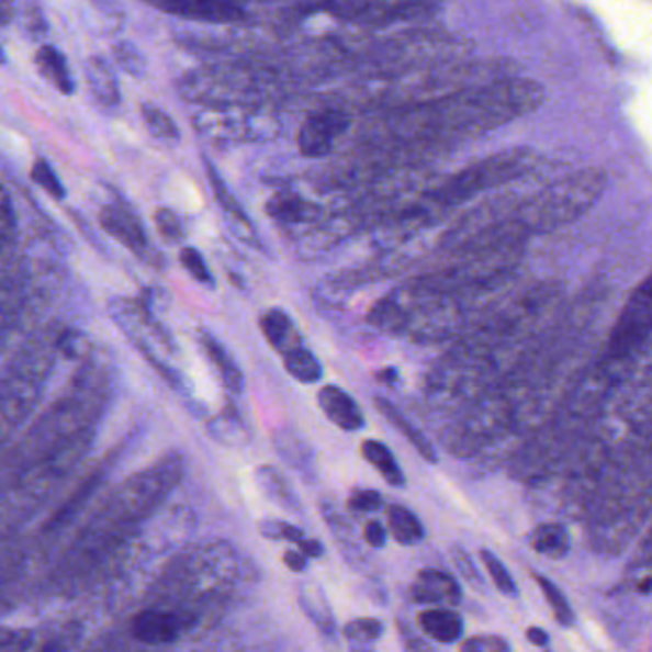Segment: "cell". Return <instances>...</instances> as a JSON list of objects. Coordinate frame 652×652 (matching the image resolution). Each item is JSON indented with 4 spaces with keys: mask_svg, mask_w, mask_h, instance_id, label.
Masks as SVG:
<instances>
[{
    "mask_svg": "<svg viewBox=\"0 0 652 652\" xmlns=\"http://www.w3.org/2000/svg\"><path fill=\"white\" fill-rule=\"evenodd\" d=\"M652 340V273L631 292L616 317L595 364L616 378L626 376L647 344Z\"/></svg>",
    "mask_w": 652,
    "mask_h": 652,
    "instance_id": "4",
    "label": "cell"
},
{
    "mask_svg": "<svg viewBox=\"0 0 652 652\" xmlns=\"http://www.w3.org/2000/svg\"><path fill=\"white\" fill-rule=\"evenodd\" d=\"M266 211L269 216L283 222V224H300V222H312L317 220L321 214L319 206L313 203H307L302 196L290 191H279L276 195L269 199L266 204Z\"/></svg>",
    "mask_w": 652,
    "mask_h": 652,
    "instance_id": "18",
    "label": "cell"
},
{
    "mask_svg": "<svg viewBox=\"0 0 652 652\" xmlns=\"http://www.w3.org/2000/svg\"><path fill=\"white\" fill-rule=\"evenodd\" d=\"M284 565L289 566L292 573H304L307 569V558L302 551L286 550L283 555Z\"/></svg>",
    "mask_w": 652,
    "mask_h": 652,
    "instance_id": "45",
    "label": "cell"
},
{
    "mask_svg": "<svg viewBox=\"0 0 652 652\" xmlns=\"http://www.w3.org/2000/svg\"><path fill=\"white\" fill-rule=\"evenodd\" d=\"M35 66L44 79L58 90L59 94H75V80L67 66L66 56L50 44H43L35 54Z\"/></svg>",
    "mask_w": 652,
    "mask_h": 652,
    "instance_id": "17",
    "label": "cell"
},
{
    "mask_svg": "<svg viewBox=\"0 0 652 652\" xmlns=\"http://www.w3.org/2000/svg\"><path fill=\"white\" fill-rule=\"evenodd\" d=\"M15 8L12 0H0V27L14 22Z\"/></svg>",
    "mask_w": 652,
    "mask_h": 652,
    "instance_id": "47",
    "label": "cell"
},
{
    "mask_svg": "<svg viewBox=\"0 0 652 652\" xmlns=\"http://www.w3.org/2000/svg\"><path fill=\"white\" fill-rule=\"evenodd\" d=\"M100 225L142 260L153 261V248L145 237L144 225L139 224L138 216L126 204H105L100 211Z\"/></svg>",
    "mask_w": 652,
    "mask_h": 652,
    "instance_id": "11",
    "label": "cell"
},
{
    "mask_svg": "<svg viewBox=\"0 0 652 652\" xmlns=\"http://www.w3.org/2000/svg\"><path fill=\"white\" fill-rule=\"evenodd\" d=\"M105 405V382L92 367L80 370L79 376L59 401L33 424L14 450V462L25 471L52 454L66 449L85 435L94 434V424Z\"/></svg>",
    "mask_w": 652,
    "mask_h": 652,
    "instance_id": "2",
    "label": "cell"
},
{
    "mask_svg": "<svg viewBox=\"0 0 652 652\" xmlns=\"http://www.w3.org/2000/svg\"><path fill=\"white\" fill-rule=\"evenodd\" d=\"M361 454L392 486H405V473L398 468L392 450L384 442L367 439L361 445Z\"/></svg>",
    "mask_w": 652,
    "mask_h": 652,
    "instance_id": "25",
    "label": "cell"
},
{
    "mask_svg": "<svg viewBox=\"0 0 652 652\" xmlns=\"http://www.w3.org/2000/svg\"><path fill=\"white\" fill-rule=\"evenodd\" d=\"M258 529H260L261 537L269 538V540L300 543L305 538L302 530L284 521H261Z\"/></svg>",
    "mask_w": 652,
    "mask_h": 652,
    "instance_id": "40",
    "label": "cell"
},
{
    "mask_svg": "<svg viewBox=\"0 0 652 652\" xmlns=\"http://www.w3.org/2000/svg\"><path fill=\"white\" fill-rule=\"evenodd\" d=\"M532 550L550 559H563L571 551V537L563 525L559 522H542L538 525L532 538Z\"/></svg>",
    "mask_w": 652,
    "mask_h": 652,
    "instance_id": "24",
    "label": "cell"
},
{
    "mask_svg": "<svg viewBox=\"0 0 652 652\" xmlns=\"http://www.w3.org/2000/svg\"><path fill=\"white\" fill-rule=\"evenodd\" d=\"M113 58L124 72H128L134 79H144L147 72V61L142 52L131 43V41H121L113 46Z\"/></svg>",
    "mask_w": 652,
    "mask_h": 652,
    "instance_id": "32",
    "label": "cell"
},
{
    "mask_svg": "<svg viewBox=\"0 0 652 652\" xmlns=\"http://www.w3.org/2000/svg\"><path fill=\"white\" fill-rule=\"evenodd\" d=\"M397 376V374H395V370H382V374H380V378H384V380H393V378Z\"/></svg>",
    "mask_w": 652,
    "mask_h": 652,
    "instance_id": "49",
    "label": "cell"
},
{
    "mask_svg": "<svg viewBox=\"0 0 652 652\" xmlns=\"http://www.w3.org/2000/svg\"><path fill=\"white\" fill-rule=\"evenodd\" d=\"M7 64V54L2 50V46H0V66H4Z\"/></svg>",
    "mask_w": 652,
    "mask_h": 652,
    "instance_id": "50",
    "label": "cell"
},
{
    "mask_svg": "<svg viewBox=\"0 0 652 652\" xmlns=\"http://www.w3.org/2000/svg\"><path fill=\"white\" fill-rule=\"evenodd\" d=\"M201 346L206 351V356L211 359L212 364L216 367L217 374L222 378L225 390L239 395L243 392V387H245V378H243V372L237 367V362L233 361L232 356L225 351L224 346L211 333H206V330H201Z\"/></svg>",
    "mask_w": 652,
    "mask_h": 652,
    "instance_id": "22",
    "label": "cell"
},
{
    "mask_svg": "<svg viewBox=\"0 0 652 652\" xmlns=\"http://www.w3.org/2000/svg\"><path fill=\"white\" fill-rule=\"evenodd\" d=\"M479 555H481V561L485 563L486 571L491 574L494 586L498 587L504 595L517 597V594H519L517 584H515L512 574H509V571H507L506 565L502 563L501 559L496 558L491 550H481Z\"/></svg>",
    "mask_w": 652,
    "mask_h": 652,
    "instance_id": "33",
    "label": "cell"
},
{
    "mask_svg": "<svg viewBox=\"0 0 652 652\" xmlns=\"http://www.w3.org/2000/svg\"><path fill=\"white\" fill-rule=\"evenodd\" d=\"M256 483L260 486L261 493L268 496L269 501L276 502L277 506L283 507L286 512L296 514L302 509L296 494L292 491L289 481L281 471L273 465H260L254 471Z\"/></svg>",
    "mask_w": 652,
    "mask_h": 652,
    "instance_id": "21",
    "label": "cell"
},
{
    "mask_svg": "<svg viewBox=\"0 0 652 652\" xmlns=\"http://www.w3.org/2000/svg\"><path fill=\"white\" fill-rule=\"evenodd\" d=\"M351 652H370V651H364V649H353V651Z\"/></svg>",
    "mask_w": 652,
    "mask_h": 652,
    "instance_id": "51",
    "label": "cell"
},
{
    "mask_svg": "<svg viewBox=\"0 0 652 652\" xmlns=\"http://www.w3.org/2000/svg\"><path fill=\"white\" fill-rule=\"evenodd\" d=\"M261 334L266 336V340L279 351V353H286L290 349L297 348V334L292 325V319L283 310H269L263 313L260 319Z\"/></svg>",
    "mask_w": 652,
    "mask_h": 652,
    "instance_id": "23",
    "label": "cell"
},
{
    "mask_svg": "<svg viewBox=\"0 0 652 652\" xmlns=\"http://www.w3.org/2000/svg\"><path fill=\"white\" fill-rule=\"evenodd\" d=\"M376 408L384 416L385 420L390 421L393 428L397 429L398 434L403 435L406 441L413 445V449L424 460H428L431 464L437 462V450L434 449V445L428 441V437L421 434L420 429L414 428L413 424L406 420L397 406L390 403L387 398L376 397Z\"/></svg>",
    "mask_w": 652,
    "mask_h": 652,
    "instance_id": "20",
    "label": "cell"
},
{
    "mask_svg": "<svg viewBox=\"0 0 652 652\" xmlns=\"http://www.w3.org/2000/svg\"><path fill=\"white\" fill-rule=\"evenodd\" d=\"M362 537L367 540L369 546L372 548H384L385 542H387V530H385L384 525L378 521H369L364 525V530H362Z\"/></svg>",
    "mask_w": 652,
    "mask_h": 652,
    "instance_id": "44",
    "label": "cell"
},
{
    "mask_svg": "<svg viewBox=\"0 0 652 652\" xmlns=\"http://www.w3.org/2000/svg\"><path fill=\"white\" fill-rule=\"evenodd\" d=\"M85 75H87L90 92L102 108L113 109L121 103L119 80L105 59L100 56L88 58L85 61Z\"/></svg>",
    "mask_w": 652,
    "mask_h": 652,
    "instance_id": "15",
    "label": "cell"
},
{
    "mask_svg": "<svg viewBox=\"0 0 652 652\" xmlns=\"http://www.w3.org/2000/svg\"><path fill=\"white\" fill-rule=\"evenodd\" d=\"M607 189V175L599 168H586L553 181L517 206L514 220L527 235L553 232L573 224L602 199Z\"/></svg>",
    "mask_w": 652,
    "mask_h": 652,
    "instance_id": "3",
    "label": "cell"
},
{
    "mask_svg": "<svg viewBox=\"0 0 652 652\" xmlns=\"http://www.w3.org/2000/svg\"><path fill=\"white\" fill-rule=\"evenodd\" d=\"M537 165V155L530 149H512V151L496 153L493 157L479 160L470 168L462 170L449 181L439 196L445 201H462L485 189L501 188L509 181L519 180Z\"/></svg>",
    "mask_w": 652,
    "mask_h": 652,
    "instance_id": "8",
    "label": "cell"
},
{
    "mask_svg": "<svg viewBox=\"0 0 652 652\" xmlns=\"http://www.w3.org/2000/svg\"><path fill=\"white\" fill-rule=\"evenodd\" d=\"M445 0H315L302 14L330 15L361 30H384L398 23H414L434 15Z\"/></svg>",
    "mask_w": 652,
    "mask_h": 652,
    "instance_id": "6",
    "label": "cell"
},
{
    "mask_svg": "<svg viewBox=\"0 0 652 652\" xmlns=\"http://www.w3.org/2000/svg\"><path fill=\"white\" fill-rule=\"evenodd\" d=\"M616 392H620L616 401V421L626 437L615 447L652 441V340L626 372Z\"/></svg>",
    "mask_w": 652,
    "mask_h": 652,
    "instance_id": "7",
    "label": "cell"
},
{
    "mask_svg": "<svg viewBox=\"0 0 652 652\" xmlns=\"http://www.w3.org/2000/svg\"><path fill=\"white\" fill-rule=\"evenodd\" d=\"M52 353V341H35L23 356H20L4 382L0 384V442L25 420V416L41 397L54 361Z\"/></svg>",
    "mask_w": 652,
    "mask_h": 652,
    "instance_id": "5",
    "label": "cell"
},
{
    "mask_svg": "<svg viewBox=\"0 0 652 652\" xmlns=\"http://www.w3.org/2000/svg\"><path fill=\"white\" fill-rule=\"evenodd\" d=\"M283 361L286 372L294 380H297L300 384H317L323 378V367L317 361V357L313 356L312 351L302 348V346L286 351Z\"/></svg>",
    "mask_w": 652,
    "mask_h": 652,
    "instance_id": "28",
    "label": "cell"
},
{
    "mask_svg": "<svg viewBox=\"0 0 652 652\" xmlns=\"http://www.w3.org/2000/svg\"><path fill=\"white\" fill-rule=\"evenodd\" d=\"M181 620L172 612L144 610L132 622V636L147 645H165L180 638Z\"/></svg>",
    "mask_w": 652,
    "mask_h": 652,
    "instance_id": "14",
    "label": "cell"
},
{
    "mask_svg": "<svg viewBox=\"0 0 652 652\" xmlns=\"http://www.w3.org/2000/svg\"><path fill=\"white\" fill-rule=\"evenodd\" d=\"M351 128V115L340 105H325L307 115L297 131L300 153L310 159H321L333 153L336 142Z\"/></svg>",
    "mask_w": 652,
    "mask_h": 652,
    "instance_id": "9",
    "label": "cell"
},
{
    "mask_svg": "<svg viewBox=\"0 0 652 652\" xmlns=\"http://www.w3.org/2000/svg\"><path fill=\"white\" fill-rule=\"evenodd\" d=\"M211 431L217 441L224 445H237L247 439V429L243 428L237 416H217L211 424Z\"/></svg>",
    "mask_w": 652,
    "mask_h": 652,
    "instance_id": "36",
    "label": "cell"
},
{
    "mask_svg": "<svg viewBox=\"0 0 652 652\" xmlns=\"http://www.w3.org/2000/svg\"><path fill=\"white\" fill-rule=\"evenodd\" d=\"M369 319L387 333H401L408 325V315L392 297L380 300L374 310H370Z\"/></svg>",
    "mask_w": 652,
    "mask_h": 652,
    "instance_id": "29",
    "label": "cell"
},
{
    "mask_svg": "<svg viewBox=\"0 0 652 652\" xmlns=\"http://www.w3.org/2000/svg\"><path fill=\"white\" fill-rule=\"evenodd\" d=\"M206 170H209V180H211L212 189H214L217 204H220V209L227 216V222H232L235 225V232L245 233V240H247L248 245L256 243V229H254L252 222L248 220L247 214L240 209V204L237 203V199L229 193V189L225 186L224 180L220 178L216 168L212 167L209 160H206Z\"/></svg>",
    "mask_w": 652,
    "mask_h": 652,
    "instance_id": "19",
    "label": "cell"
},
{
    "mask_svg": "<svg viewBox=\"0 0 652 652\" xmlns=\"http://www.w3.org/2000/svg\"><path fill=\"white\" fill-rule=\"evenodd\" d=\"M387 529L392 537L403 546H414L424 538L420 519L403 506L387 507Z\"/></svg>",
    "mask_w": 652,
    "mask_h": 652,
    "instance_id": "27",
    "label": "cell"
},
{
    "mask_svg": "<svg viewBox=\"0 0 652 652\" xmlns=\"http://www.w3.org/2000/svg\"><path fill=\"white\" fill-rule=\"evenodd\" d=\"M450 559H452V565L457 566L460 576H462L473 589L485 592V582L481 578V573H479L477 566H475L473 559L470 558V553H468L464 548L454 546V548L450 550Z\"/></svg>",
    "mask_w": 652,
    "mask_h": 652,
    "instance_id": "38",
    "label": "cell"
},
{
    "mask_svg": "<svg viewBox=\"0 0 652 652\" xmlns=\"http://www.w3.org/2000/svg\"><path fill=\"white\" fill-rule=\"evenodd\" d=\"M180 261L183 269L188 271L189 276L195 279L196 283L211 286V289L214 286V277H212L211 269L206 266L203 254L199 252L196 248H183L180 252Z\"/></svg>",
    "mask_w": 652,
    "mask_h": 652,
    "instance_id": "35",
    "label": "cell"
},
{
    "mask_svg": "<svg viewBox=\"0 0 652 652\" xmlns=\"http://www.w3.org/2000/svg\"><path fill=\"white\" fill-rule=\"evenodd\" d=\"M155 224H157V229L165 239L172 240V243L183 239V225H181L180 217L176 216L175 212L168 211V209H159V211L155 212Z\"/></svg>",
    "mask_w": 652,
    "mask_h": 652,
    "instance_id": "43",
    "label": "cell"
},
{
    "mask_svg": "<svg viewBox=\"0 0 652 652\" xmlns=\"http://www.w3.org/2000/svg\"><path fill=\"white\" fill-rule=\"evenodd\" d=\"M527 639L532 645L546 647L550 643V636L542 630V628H529L527 630Z\"/></svg>",
    "mask_w": 652,
    "mask_h": 652,
    "instance_id": "48",
    "label": "cell"
},
{
    "mask_svg": "<svg viewBox=\"0 0 652 652\" xmlns=\"http://www.w3.org/2000/svg\"><path fill=\"white\" fill-rule=\"evenodd\" d=\"M411 599L418 605H429V607L434 605L457 607L462 602V589L450 574L437 569H424L414 578Z\"/></svg>",
    "mask_w": 652,
    "mask_h": 652,
    "instance_id": "12",
    "label": "cell"
},
{
    "mask_svg": "<svg viewBox=\"0 0 652 652\" xmlns=\"http://www.w3.org/2000/svg\"><path fill=\"white\" fill-rule=\"evenodd\" d=\"M543 88L519 75L441 95L437 100L384 111L367 136H385L403 144H445L475 138L537 111Z\"/></svg>",
    "mask_w": 652,
    "mask_h": 652,
    "instance_id": "1",
    "label": "cell"
},
{
    "mask_svg": "<svg viewBox=\"0 0 652 652\" xmlns=\"http://www.w3.org/2000/svg\"><path fill=\"white\" fill-rule=\"evenodd\" d=\"M15 211L7 189L0 186V254L14 240Z\"/></svg>",
    "mask_w": 652,
    "mask_h": 652,
    "instance_id": "37",
    "label": "cell"
},
{
    "mask_svg": "<svg viewBox=\"0 0 652 652\" xmlns=\"http://www.w3.org/2000/svg\"><path fill=\"white\" fill-rule=\"evenodd\" d=\"M300 551L304 553L305 558L319 559L325 553V548L319 540H313V538H304L302 542L297 543Z\"/></svg>",
    "mask_w": 652,
    "mask_h": 652,
    "instance_id": "46",
    "label": "cell"
},
{
    "mask_svg": "<svg viewBox=\"0 0 652 652\" xmlns=\"http://www.w3.org/2000/svg\"><path fill=\"white\" fill-rule=\"evenodd\" d=\"M344 633L351 641H378L384 633V626L376 618H359L349 622Z\"/></svg>",
    "mask_w": 652,
    "mask_h": 652,
    "instance_id": "39",
    "label": "cell"
},
{
    "mask_svg": "<svg viewBox=\"0 0 652 652\" xmlns=\"http://www.w3.org/2000/svg\"><path fill=\"white\" fill-rule=\"evenodd\" d=\"M273 445H276L277 454L283 458L284 462H289L292 468H297L300 471L312 468L313 450L300 435L290 431V429H279L273 435Z\"/></svg>",
    "mask_w": 652,
    "mask_h": 652,
    "instance_id": "26",
    "label": "cell"
},
{
    "mask_svg": "<svg viewBox=\"0 0 652 652\" xmlns=\"http://www.w3.org/2000/svg\"><path fill=\"white\" fill-rule=\"evenodd\" d=\"M142 119H144L147 131L151 132L155 138H180V128H178V124L172 121V116L167 115V113H165L162 109L157 108V105H153V103H144V105H142Z\"/></svg>",
    "mask_w": 652,
    "mask_h": 652,
    "instance_id": "31",
    "label": "cell"
},
{
    "mask_svg": "<svg viewBox=\"0 0 652 652\" xmlns=\"http://www.w3.org/2000/svg\"><path fill=\"white\" fill-rule=\"evenodd\" d=\"M162 14L209 25H239L248 22L247 8L235 0H142Z\"/></svg>",
    "mask_w": 652,
    "mask_h": 652,
    "instance_id": "10",
    "label": "cell"
},
{
    "mask_svg": "<svg viewBox=\"0 0 652 652\" xmlns=\"http://www.w3.org/2000/svg\"><path fill=\"white\" fill-rule=\"evenodd\" d=\"M384 506V498L378 491H370V488H362L349 496L348 509L353 514H372L378 512L380 507Z\"/></svg>",
    "mask_w": 652,
    "mask_h": 652,
    "instance_id": "41",
    "label": "cell"
},
{
    "mask_svg": "<svg viewBox=\"0 0 652 652\" xmlns=\"http://www.w3.org/2000/svg\"><path fill=\"white\" fill-rule=\"evenodd\" d=\"M418 626L428 638L439 643H457L464 633V620L457 610L449 607L426 609L418 615Z\"/></svg>",
    "mask_w": 652,
    "mask_h": 652,
    "instance_id": "16",
    "label": "cell"
},
{
    "mask_svg": "<svg viewBox=\"0 0 652 652\" xmlns=\"http://www.w3.org/2000/svg\"><path fill=\"white\" fill-rule=\"evenodd\" d=\"M31 178L38 188H43L54 199H64L66 196V188H64L58 175L54 172V168L50 167L48 160L36 159L35 165L31 168Z\"/></svg>",
    "mask_w": 652,
    "mask_h": 652,
    "instance_id": "34",
    "label": "cell"
},
{
    "mask_svg": "<svg viewBox=\"0 0 652 652\" xmlns=\"http://www.w3.org/2000/svg\"><path fill=\"white\" fill-rule=\"evenodd\" d=\"M235 2H240V0H235Z\"/></svg>",
    "mask_w": 652,
    "mask_h": 652,
    "instance_id": "52",
    "label": "cell"
},
{
    "mask_svg": "<svg viewBox=\"0 0 652 652\" xmlns=\"http://www.w3.org/2000/svg\"><path fill=\"white\" fill-rule=\"evenodd\" d=\"M460 652H512V645L498 636H473L460 645Z\"/></svg>",
    "mask_w": 652,
    "mask_h": 652,
    "instance_id": "42",
    "label": "cell"
},
{
    "mask_svg": "<svg viewBox=\"0 0 652 652\" xmlns=\"http://www.w3.org/2000/svg\"><path fill=\"white\" fill-rule=\"evenodd\" d=\"M532 576H535L538 586L542 589L546 602L550 603L555 620H558L561 626H573L574 612L573 609H571V603L566 602L565 594H563L550 578H546L542 574H532Z\"/></svg>",
    "mask_w": 652,
    "mask_h": 652,
    "instance_id": "30",
    "label": "cell"
},
{
    "mask_svg": "<svg viewBox=\"0 0 652 652\" xmlns=\"http://www.w3.org/2000/svg\"><path fill=\"white\" fill-rule=\"evenodd\" d=\"M317 401L326 418L344 431H357L364 426L361 406L338 385H325L317 395Z\"/></svg>",
    "mask_w": 652,
    "mask_h": 652,
    "instance_id": "13",
    "label": "cell"
}]
</instances>
